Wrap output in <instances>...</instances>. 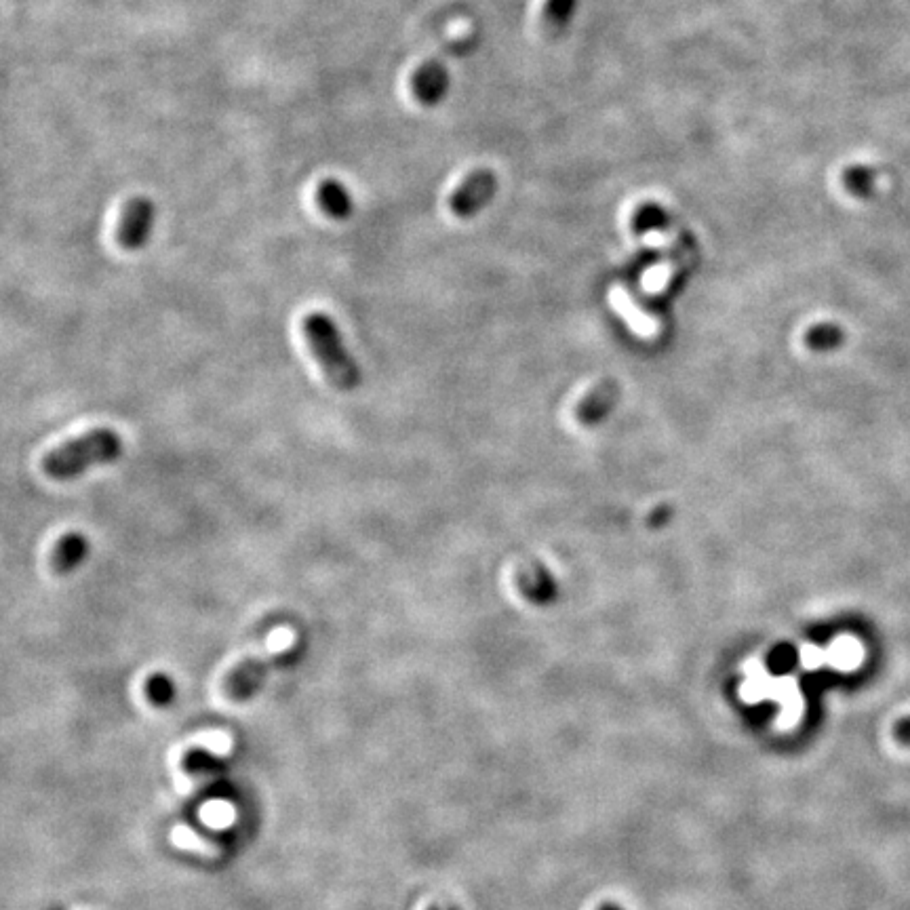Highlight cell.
I'll list each match as a JSON object with an SVG mask.
<instances>
[{
  "label": "cell",
  "instance_id": "6da1fadb",
  "mask_svg": "<svg viewBox=\"0 0 910 910\" xmlns=\"http://www.w3.org/2000/svg\"><path fill=\"white\" fill-rule=\"evenodd\" d=\"M125 443L112 428H93L81 437L51 449L41 468L53 481L81 479L89 468L110 466L123 458Z\"/></svg>",
  "mask_w": 910,
  "mask_h": 910
},
{
  "label": "cell",
  "instance_id": "7a4b0ae2",
  "mask_svg": "<svg viewBox=\"0 0 910 910\" xmlns=\"http://www.w3.org/2000/svg\"><path fill=\"white\" fill-rule=\"evenodd\" d=\"M302 329L306 344L316 363L321 365L329 384L342 392L359 388L363 382L361 367L348 352L342 331L331 316L325 312H310L306 314Z\"/></svg>",
  "mask_w": 910,
  "mask_h": 910
},
{
  "label": "cell",
  "instance_id": "3957f363",
  "mask_svg": "<svg viewBox=\"0 0 910 910\" xmlns=\"http://www.w3.org/2000/svg\"><path fill=\"white\" fill-rule=\"evenodd\" d=\"M302 645H293L283 651H274V654L268 656H257L241 662L236 668L230 670V675L226 677L224 689L226 696L234 702H247L251 700L257 691H260L268 677H272V672H279L285 668H291L302 660Z\"/></svg>",
  "mask_w": 910,
  "mask_h": 910
},
{
  "label": "cell",
  "instance_id": "277c9868",
  "mask_svg": "<svg viewBox=\"0 0 910 910\" xmlns=\"http://www.w3.org/2000/svg\"><path fill=\"white\" fill-rule=\"evenodd\" d=\"M498 192V177L489 169H479L470 173L460 188L451 194L449 207L453 215L468 220V217L481 213Z\"/></svg>",
  "mask_w": 910,
  "mask_h": 910
},
{
  "label": "cell",
  "instance_id": "5b68a950",
  "mask_svg": "<svg viewBox=\"0 0 910 910\" xmlns=\"http://www.w3.org/2000/svg\"><path fill=\"white\" fill-rule=\"evenodd\" d=\"M154 205L152 201L144 199H133L127 203L121 215V224H118L116 230V241L123 249L127 251H137L148 245L152 230H154Z\"/></svg>",
  "mask_w": 910,
  "mask_h": 910
},
{
  "label": "cell",
  "instance_id": "8992f818",
  "mask_svg": "<svg viewBox=\"0 0 910 910\" xmlns=\"http://www.w3.org/2000/svg\"><path fill=\"white\" fill-rule=\"evenodd\" d=\"M411 89L415 100H418L422 106L432 108L439 106L445 95L449 91V72L441 62H434V59H428L418 70H415L411 78Z\"/></svg>",
  "mask_w": 910,
  "mask_h": 910
},
{
  "label": "cell",
  "instance_id": "52a82bcc",
  "mask_svg": "<svg viewBox=\"0 0 910 910\" xmlns=\"http://www.w3.org/2000/svg\"><path fill=\"white\" fill-rule=\"evenodd\" d=\"M620 399V384L616 380H603L580 401L576 418L582 426H599L613 411Z\"/></svg>",
  "mask_w": 910,
  "mask_h": 910
},
{
  "label": "cell",
  "instance_id": "ba28073f",
  "mask_svg": "<svg viewBox=\"0 0 910 910\" xmlns=\"http://www.w3.org/2000/svg\"><path fill=\"white\" fill-rule=\"evenodd\" d=\"M91 552V542L81 531L64 533L51 552V567L57 576H70L81 567Z\"/></svg>",
  "mask_w": 910,
  "mask_h": 910
},
{
  "label": "cell",
  "instance_id": "9c48e42d",
  "mask_svg": "<svg viewBox=\"0 0 910 910\" xmlns=\"http://www.w3.org/2000/svg\"><path fill=\"white\" fill-rule=\"evenodd\" d=\"M517 586L521 595L536 605H548L557 599V582L540 563H531L519 569Z\"/></svg>",
  "mask_w": 910,
  "mask_h": 910
},
{
  "label": "cell",
  "instance_id": "30bf717a",
  "mask_svg": "<svg viewBox=\"0 0 910 910\" xmlns=\"http://www.w3.org/2000/svg\"><path fill=\"white\" fill-rule=\"evenodd\" d=\"M316 201H319V207L333 220H346L354 209L350 192L338 180H323L319 188H316Z\"/></svg>",
  "mask_w": 910,
  "mask_h": 910
},
{
  "label": "cell",
  "instance_id": "8fae6325",
  "mask_svg": "<svg viewBox=\"0 0 910 910\" xmlns=\"http://www.w3.org/2000/svg\"><path fill=\"white\" fill-rule=\"evenodd\" d=\"M146 698L156 708H167L177 700V683L167 672H152L144 685Z\"/></svg>",
  "mask_w": 910,
  "mask_h": 910
},
{
  "label": "cell",
  "instance_id": "7c38bea8",
  "mask_svg": "<svg viewBox=\"0 0 910 910\" xmlns=\"http://www.w3.org/2000/svg\"><path fill=\"white\" fill-rule=\"evenodd\" d=\"M576 9H578V0H546L544 11H542L544 28L552 34L561 32L571 22V17L576 15Z\"/></svg>",
  "mask_w": 910,
  "mask_h": 910
},
{
  "label": "cell",
  "instance_id": "4fadbf2b",
  "mask_svg": "<svg viewBox=\"0 0 910 910\" xmlns=\"http://www.w3.org/2000/svg\"><path fill=\"white\" fill-rule=\"evenodd\" d=\"M843 184L854 196H860V199H868V196L875 192L877 169L868 167V165L847 167V171L843 173Z\"/></svg>",
  "mask_w": 910,
  "mask_h": 910
},
{
  "label": "cell",
  "instance_id": "5bb4252c",
  "mask_svg": "<svg viewBox=\"0 0 910 910\" xmlns=\"http://www.w3.org/2000/svg\"><path fill=\"white\" fill-rule=\"evenodd\" d=\"M184 767L196 776H217L226 769V763L222 757L209 753V750L196 748L184 757Z\"/></svg>",
  "mask_w": 910,
  "mask_h": 910
},
{
  "label": "cell",
  "instance_id": "9a60e30c",
  "mask_svg": "<svg viewBox=\"0 0 910 910\" xmlns=\"http://www.w3.org/2000/svg\"><path fill=\"white\" fill-rule=\"evenodd\" d=\"M843 338H845V333L841 327H837L833 323H824V325H816L814 329H809L805 335V342L811 350L824 352V350H835L837 346H841Z\"/></svg>",
  "mask_w": 910,
  "mask_h": 910
},
{
  "label": "cell",
  "instance_id": "2e32d148",
  "mask_svg": "<svg viewBox=\"0 0 910 910\" xmlns=\"http://www.w3.org/2000/svg\"><path fill=\"white\" fill-rule=\"evenodd\" d=\"M632 226H635V232H649V230H662L668 226V215L662 207L658 205H643L637 213L635 220H632Z\"/></svg>",
  "mask_w": 910,
  "mask_h": 910
},
{
  "label": "cell",
  "instance_id": "e0dca14e",
  "mask_svg": "<svg viewBox=\"0 0 910 910\" xmlns=\"http://www.w3.org/2000/svg\"><path fill=\"white\" fill-rule=\"evenodd\" d=\"M896 738L902 742V744H908L910 746V717H904L898 721L896 725Z\"/></svg>",
  "mask_w": 910,
  "mask_h": 910
},
{
  "label": "cell",
  "instance_id": "ac0fdd59",
  "mask_svg": "<svg viewBox=\"0 0 910 910\" xmlns=\"http://www.w3.org/2000/svg\"><path fill=\"white\" fill-rule=\"evenodd\" d=\"M793 664H795V660H793V656H790V654H778V656H774V668H776L778 672L788 670Z\"/></svg>",
  "mask_w": 910,
  "mask_h": 910
},
{
  "label": "cell",
  "instance_id": "d6986e66",
  "mask_svg": "<svg viewBox=\"0 0 910 910\" xmlns=\"http://www.w3.org/2000/svg\"><path fill=\"white\" fill-rule=\"evenodd\" d=\"M599 910H624V908H622L620 904H613V902H609V904H603Z\"/></svg>",
  "mask_w": 910,
  "mask_h": 910
},
{
  "label": "cell",
  "instance_id": "ffe728a7",
  "mask_svg": "<svg viewBox=\"0 0 910 910\" xmlns=\"http://www.w3.org/2000/svg\"><path fill=\"white\" fill-rule=\"evenodd\" d=\"M47 910H66V908H64V906H51V908H47Z\"/></svg>",
  "mask_w": 910,
  "mask_h": 910
},
{
  "label": "cell",
  "instance_id": "44dd1931",
  "mask_svg": "<svg viewBox=\"0 0 910 910\" xmlns=\"http://www.w3.org/2000/svg\"><path fill=\"white\" fill-rule=\"evenodd\" d=\"M434 910H458V908H434Z\"/></svg>",
  "mask_w": 910,
  "mask_h": 910
}]
</instances>
